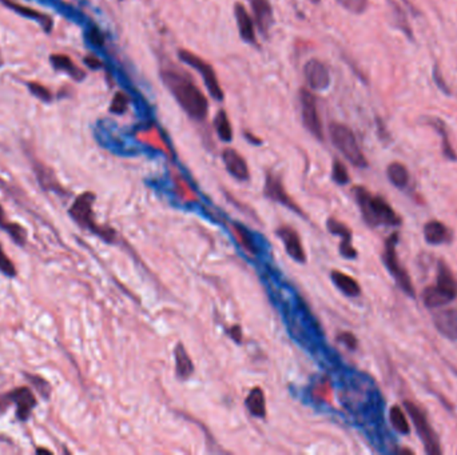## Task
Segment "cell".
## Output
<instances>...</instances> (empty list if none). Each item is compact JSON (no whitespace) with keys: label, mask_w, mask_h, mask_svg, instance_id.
Returning <instances> with one entry per match:
<instances>
[{"label":"cell","mask_w":457,"mask_h":455,"mask_svg":"<svg viewBox=\"0 0 457 455\" xmlns=\"http://www.w3.org/2000/svg\"><path fill=\"white\" fill-rule=\"evenodd\" d=\"M160 80L191 119L205 121L209 114V102L193 79L181 71L165 68L160 71Z\"/></svg>","instance_id":"obj_1"},{"label":"cell","mask_w":457,"mask_h":455,"mask_svg":"<svg viewBox=\"0 0 457 455\" xmlns=\"http://www.w3.org/2000/svg\"><path fill=\"white\" fill-rule=\"evenodd\" d=\"M354 199L359 204L365 222L372 226H400L401 218L394 211L392 206L379 195H373L370 191L357 186L353 189Z\"/></svg>","instance_id":"obj_2"},{"label":"cell","mask_w":457,"mask_h":455,"mask_svg":"<svg viewBox=\"0 0 457 455\" xmlns=\"http://www.w3.org/2000/svg\"><path fill=\"white\" fill-rule=\"evenodd\" d=\"M328 130L333 146L344 155L350 164L359 169L368 167V160L364 155L363 150L350 127L344 123L331 122Z\"/></svg>","instance_id":"obj_3"},{"label":"cell","mask_w":457,"mask_h":455,"mask_svg":"<svg viewBox=\"0 0 457 455\" xmlns=\"http://www.w3.org/2000/svg\"><path fill=\"white\" fill-rule=\"evenodd\" d=\"M94 202V192L86 191V192L79 195L77 201L70 207L68 213H70L71 218L75 220L78 224H80L83 229L90 230L91 233H94L96 236H100L102 239H105L106 242L111 243L115 239V231L112 229L102 227V226L96 224L94 219V213H93Z\"/></svg>","instance_id":"obj_4"},{"label":"cell","mask_w":457,"mask_h":455,"mask_svg":"<svg viewBox=\"0 0 457 455\" xmlns=\"http://www.w3.org/2000/svg\"><path fill=\"white\" fill-rule=\"evenodd\" d=\"M178 58L182 63L188 64L202 77L206 88L214 100H218V102L223 100L225 93L222 90L217 72L211 64L206 62L205 59H202L200 55L191 52L189 49H185V48H181L178 51Z\"/></svg>","instance_id":"obj_5"},{"label":"cell","mask_w":457,"mask_h":455,"mask_svg":"<svg viewBox=\"0 0 457 455\" xmlns=\"http://www.w3.org/2000/svg\"><path fill=\"white\" fill-rule=\"evenodd\" d=\"M404 406L407 412L410 414L416 431L420 437V440H423L426 452L428 454H442V449H440V443L437 440V435L435 433V430L432 429V426L429 424V421L426 418V412L419 408L416 403L410 402V401H405Z\"/></svg>","instance_id":"obj_6"},{"label":"cell","mask_w":457,"mask_h":455,"mask_svg":"<svg viewBox=\"0 0 457 455\" xmlns=\"http://www.w3.org/2000/svg\"><path fill=\"white\" fill-rule=\"evenodd\" d=\"M299 100H300L301 118L304 126L317 141H324V126L317 107V100L312 90L302 87L299 91Z\"/></svg>","instance_id":"obj_7"},{"label":"cell","mask_w":457,"mask_h":455,"mask_svg":"<svg viewBox=\"0 0 457 455\" xmlns=\"http://www.w3.org/2000/svg\"><path fill=\"white\" fill-rule=\"evenodd\" d=\"M397 242H398V233H394L392 236L387 239L385 250H384V263H385L387 268L391 271V274L394 275V279L400 284V287L408 295L412 297L414 294V290H413L412 281H410L407 270H404L403 267L400 266V262H398V258H397V252H396Z\"/></svg>","instance_id":"obj_8"},{"label":"cell","mask_w":457,"mask_h":455,"mask_svg":"<svg viewBox=\"0 0 457 455\" xmlns=\"http://www.w3.org/2000/svg\"><path fill=\"white\" fill-rule=\"evenodd\" d=\"M304 78L309 90L322 93L331 87V71L322 61L312 58L304 64Z\"/></svg>","instance_id":"obj_9"},{"label":"cell","mask_w":457,"mask_h":455,"mask_svg":"<svg viewBox=\"0 0 457 455\" xmlns=\"http://www.w3.org/2000/svg\"><path fill=\"white\" fill-rule=\"evenodd\" d=\"M264 194H265V196H268L270 201L284 204L285 207H287L289 210H292V211H294V213H297L300 215H304V213L301 211L300 206L290 198V195L285 190L283 179L277 173H274L273 171H269L267 173Z\"/></svg>","instance_id":"obj_10"},{"label":"cell","mask_w":457,"mask_h":455,"mask_svg":"<svg viewBox=\"0 0 457 455\" xmlns=\"http://www.w3.org/2000/svg\"><path fill=\"white\" fill-rule=\"evenodd\" d=\"M276 234L283 240L285 250L289 254L290 258H293L299 263H305L306 262V254H305L300 236L296 231V229L284 224V226H280L277 229Z\"/></svg>","instance_id":"obj_11"},{"label":"cell","mask_w":457,"mask_h":455,"mask_svg":"<svg viewBox=\"0 0 457 455\" xmlns=\"http://www.w3.org/2000/svg\"><path fill=\"white\" fill-rule=\"evenodd\" d=\"M234 17H236L237 29H238L241 39L250 46H257L258 39H257V33H255L254 19L249 14V11L246 10V7L239 1H237L234 4Z\"/></svg>","instance_id":"obj_12"},{"label":"cell","mask_w":457,"mask_h":455,"mask_svg":"<svg viewBox=\"0 0 457 455\" xmlns=\"http://www.w3.org/2000/svg\"><path fill=\"white\" fill-rule=\"evenodd\" d=\"M222 160H223V164H225L227 173H230L233 178H236L237 180H241V182L249 180L250 171H249L248 162L237 150L232 147L225 148L222 151Z\"/></svg>","instance_id":"obj_13"},{"label":"cell","mask_w":457,"mask_h":455,"mask_svg":"<svg viewBox=\"0 0 457 455\" xmlns=\"http://www.w3.org/2000/svg\"><path fill=\"white\" fill-rule=\"evenodd\" d=\"M327 229L333 236H341L340 243V252L344 258L354 259L357 256V250L352 245V230L336 218H329L327 220Z\"/></svg>","instance_id":"obj_14"},{"label":"cell","mask_w":457,"mask_h":455,"mask_svg":"<svg viewBox=\"0 0 457 455\" xmlns=\"http://www.w3.org/2000/svg\"><path fill=\"white\" fill-rule=\"evenodd\" d=\"M252 7L254 23L264 36H268L269 31L273 26L274 15L270 0H249Z\"/></svg>","instance_id":"obj_15"},{"label":"cell","mask_w":457,"mask_h":455,"mask_svg":"<svg viewBox=\"0 0 457 455\" xmlns=\"http://www.w3.org/2000/svg\"><path fill=\"white\" fill-rule=\"evenodd\" d=\"M433 323L436 330L449 341H457V310L445 309L435 315Z\"/></svg>","instance_id":"obj_16"},{"label":"cell","mask_w":457,"mask_h":455,"mask_svg":"<svg viewBox=\"0 0 457 455\" xmlns=\"http://www.w3.org/2000/svg\"><path fill=\"white\" fill-rule=\"evenodd\" d=\"M7 398L11 399L13 402H15V405L17 406V411H16L17 418L22 421H26L30 417L32 408H35V405H36L33 394L27 387L17 389L15 392L8 394Z\"/></svg>","instance_id":"obj_17"},{"label":"cell","mask_w":457,"mask_h":455,"mask_svg":"<svg viewBox=\"0 0 457 455\" xmlns=\"http://www.w3.org/2000/svg\"><path fill=\"white\" fill-rule=\"evenodd\" d=\"M0 3L4 4L6 7L11 8L13 11H15L16 14H19L20 16L38 20L43 26L45 31L50 32L52 30V20H51L50 16L45 15V14H42V13L33 10V8H30V7H26L23 4H19L14 0H0Z\"/></svg>","instance_id":"obj_18"},{"label":"cell","mask_w":457,"mask_h":455,"mask_svg":"<svg viewBox=\"0 0 457 455\" xmlns=\"http://www.w3.org/2000/svg\"><path fill=\"white\" fill-rule=\"evenodd\" d=\"M50 62L52 64V67L58 71H62L64 74H67L70 78L77 80V82H82L83 79L86 78V72L79 68L77 64L73 62V59L67 55H62V54H52L50 56Z\"/></svg>","instance_id":"obj_19"},{"label":"cell","mask_w":457,"mask_h":455,"mask_svg":"<svg viewBox=\"0 0 457 455\" xmlns=\"http://www.w3.org/2000/svg\"><path fill=\"white\" fill-rule=\"evenodd\" d=\"M449 229L440 220H429L424 226V238L429 245H442L451 240Z\"/></svg>","instance_id":"obj_20"},{"label":"cell","mask_w":457,"mask_h":455,"mask_svg":"<svg viewBox=\"0 0 457 455\" xmlns=\"http://www.w3.org/2000/svg\"><path fill=\"white\" fill-rule=\"evenodd\" d=\"M175 373L179 379H189L194 374V364L185 346L178 344L174 348Z\"/></svg>","instance_id":"obj_21"},{"label":"cell","mask_w":457,"mask_h":455,"mask_svg":"<svg viewBox=\"0 0 457 455\" xmlns=\"http://www.w3.org/2000/svg\"><path fill=\"white\" fill-rule=\"evenodd\" d=\"M331 281L336 287L347 297H359L361 294V287L359 282L343 271L333 270L331 274Z\"/></svg>","instance_id":"obj_22"},{"label":"cell","mask_w":457,"mask_h":455,"mask_svg":"<svg viewBox=\"0 0 457 455\" xmlns=\"http://www.w3.org/2000/svg\"><path fill=\"white\" fill-rule=\"evenodd\" d=\"M245 406L249 410V412L252 414L253 417L265 418L267 417V398H265L264 390L261 387H254L245 399Z\"/></svg>","instance_id":"obj_23"},{"label":"cell","mask_w":457,"mask_h":455,"mask_svg":"<svg viewBox=\"0 0 457 455\" xmlns=\"http://www.w3.org/2000/svg\"><path fill=\"white\" fill-rule=\"evenodd\" d=\"M423 300H424L426 307L435 309V307L445 306V304L454 302L455 299L449 297L447 293H444L442 288H439L436 284H433V286H428L426 288H424Z\"/></svg>","instance_id":"obj_24"},{"label":"cell","mask_w":457,"mask_h":455,"mask_svg":"<svg viewBox=\"0 0 457 455\" xmlns=\"http://www.w3.org/2000/svg\"><path fill=\"white\" fill-rule=\"evenodd\" d=\"M387 175H388V179L391 180V183L397 189H405L410 183V171L400 162L391 163L387 169Z\"/></svg>","instance_id":"obj_25"},{"label":"cell","mask_w":457,"mask_h":455,"mask_svg":"<svg viewBox=\"0 0 457 455\" xmlns=\"http://www.w3.org/2000/svg\"><path fill=\"white\" fill-rule=\"evenodd\" d=\"M436 286L442 288L444 293H447L449 297L454 299L457 298V281L451 272V270L445 265L439 266V272H437V282Z\"/></svg>","instance_id":"obj_26"},{"label":"cell","mask_w":457,"mask_h":455,"mask_svg":"<svg viewBox=\"0 0 457 455\" xmlns=\"http://www.w3.org/2000/svg\"><path fill=\"white\" fill-rule=\"evenodd\" d=\"M213 126L218 135V138L225 143H230L233 141V127L230 123V119L226 114V111L220 110L216 114V118L213 121Z\"/></svg>","instance_id":"obj_27"},{"label":"cell","mask_w":457,"mask_h":455,"mask_svg":"<svg viewBox=\"0 0 457 455\" xmlns=\"http://www.w3.org/2000/svg\"><path fill=\"white\" fill-rule=\"evenodd\" d=\"M428 125H430L432 127L436 128V131L442 135V150H444V154L445 157L452 159V160H457L456 154L451 146V141H449V137H448V130H447V126L445 123L442 122L440 118H432L429 121H426Z\"/></svg>","instance_id":"obj_28"},{"label":"cell","mask_w":457,"mask_h":455,"mask_svg":"<svg viewBox=\"0 0 457 455\" xmlns=\"http://www.w3.org/2000/svg\"><path fill=\"white\" fill-rule=\"evenodd\" d=\"M389 419H391V424L394 426V430L400 434H404V435H408L410 433V426L408 419H407V415L404 412V410L394 405L391 408V412H389Z\"/></svg>","instance_id":"obj_29"},{"label":"cell","mask_w":457,"mask_h":455,"mask_svg":"<svg viewBox=\"0 0 457 455\" xmlns=\"http://www.w3.org/2000/svg\"><path fill=\"white\" fill-rule=\"evenodd\" d=\"M0 227L4 229V230H7L8 234H11L16 243L24 245V242H26V231L20 226L15 224V223H8L7 219H6V217H4V213H3V208L1 207H0Z\"/></svg>","instance_id":"obj_30"},{"label":"cell","mask_w":457,"mask_h":455,"mask_svg":"<svg viewBox=\"0 0 457 455\" xmlns=\"http://www.w3.org/2000/svg\"><path fill=\"white\" fill-rule=\"evenodd\" d=\"M331 178L340 186H345V185H347L350 182V176H349L345 164L341 160H338V159H334L333 160V164H331Z\"/></svg>","instance_id":"obj_31"},{"label":"cell","mask_w":457,"mask_h":455,"mask_svg":"<svg viewBox=\"0 0 457 455\" xmlns=\"http://www.w3.org/2000/svg\"><path fill=\"white\" fill-rule=\"evenodd\" d=\"M344 10L354 15H361L369 4V0H336Z\"/></svg>","instance_id":"obj_32"},{"label":"cell","mask_w":457,"mask_h":455,"mask_svg":"<svg viewBox=\"0 0 457 455\" xmlns=\"http://www.w3.org/2000/svg\"><path fill=\"white\" fill-rule=\"evenodd\" d=\"M27 88L29 91L31 93L35 98H38L39 100L42 102H46V103H50L52 102V93L48 90L46 86L40 84V83H36V82H27Z\"/></svg>","instance_id":"obj_33"},{"label":"cell","mask_w":457,"mask_h":455,"mask_svg":"<svg viewBox=\"0 0 457 455\" xmlns=\"http://www.w3.org/2000/svg\"><path fill=\"white\" fill-rule=\"evenodd\" d=\"M127 107H128V98L123 93H117L112 99V103H111V112L121 115V114L126 112Z\"/></svg>","instance_id":"obj_34"},{"label":"cell","mask_w":457,"mask_h":455,"mask_svg":"<svg viewBox=\"0 0 457 455\" xmlns=\"http://www.w3.org/2000/svg\"><path fill=\"white\" fill-rule=\"evenodd\" d=\"M0 271L7 277H15L16 275L15 266L13 265L10 258L4 254L1 247H0Z\"/></svg>","instance_id":"obj_35"},{"label":"cell","mask_w":457,"mask_h":455,"mask_svg":"<svg viewBox=\"0 0 457 455\" xmlns=\"http://www.w3.org/2000/svg\"><path fill=\"white\" fill-rule=\"evenodd\" d=\"M337 339H338L341 344H344V345L347 346V348H350V350H354V348L357 347V345H359L357 338H356L352 332H347V331L341 332V334L337 337Z\"/></svg>","instance_id":"obj_36"},{"label":"cell","mask_w":457,"mask_h":455,"mask_svg":"<svg viewBox=\"0 0 457 455\" xmlns=\"http://www.w3.org/2000/svg\"><path fill=\"white\" fill-rule=\"evenodd\" d=\"M433 80H435L436 86L442 90L444 94H451V91H449V88H448V86H447V83L444 82V78H442V72H440L439 67H435V68H433Z\"/></svg>","instance_id":"obj_37"},{"label":"cell","mask_w":457,"mask_h":455,"mask_svg":"<svg viewBox=\"0 0 457 455\" xmlns=\"http://www.w3.org/2000/svg\"><path fill=\"white\" fill-rule=\"evenodd\" d=\"M84 63L87 64L91 70H99V68H102V62L98 58H95V56H86L84 58Z\"/></svg>","instance_id":"obj_38"},{"label":"cell","mask_w":457,"mask_h":455,"mask_svg":"<svg viewBox=\"0 0 457 455\" xmlns=\"http://www.w3.org/2000/svg\"><path fill=\"white\" fill-rule=\"evenodd\" d=\"M91 40H93V43H94V45L100 46V45L103 43V38H102L100 32L98 31V30H94L93 33H91Z\"/></svg>","instance_id":"obj_39"},{"label":"cell","mask_w":457,"mask_h":455,"mask_svg":"<svg viewBox=\"0 0 457 455\" xmlns=\"http://www.w3.org/2000/svg\"><path fill=\"white\" fill-rule=\"evenodd\" d=\"M232 337L236 339L237 342L242 341V334H241V327L239 326H234V329L230 330Z\"/></svg>","instance_id":"obj_40"},{"label":"cell","mask_w":457,"mask_h":455,"mask_svg":"<svg viewBox=\"0 0 457 455\" xmlns=\"http://www.w3.org/2000/svg\"><path fill=\"white\" fill-rule=\"evenodd\" d=\"M310 1H312V3H315V4H317V3H320V0H310Z\"/></svg>","instance_id":"obj_41"},{"label":"cell","mask_w":457,"mask_h":455,"mask_svg":"<svg viewBox=\"0 0 457 455\" xmlns=\"http://www.w3.org/2000/svg\"><path fill=\"white\" fill-rule=\"evenodd\" d=\"M119 1H122V0H119Z\"/></svg>","instance_id":"obj_42"}]
</instances>
